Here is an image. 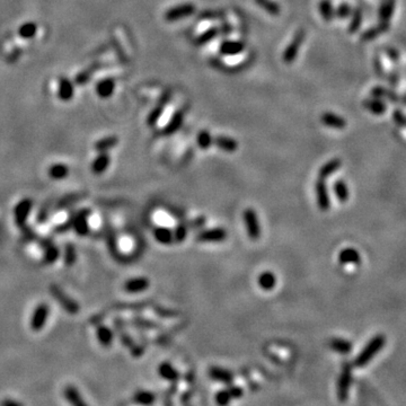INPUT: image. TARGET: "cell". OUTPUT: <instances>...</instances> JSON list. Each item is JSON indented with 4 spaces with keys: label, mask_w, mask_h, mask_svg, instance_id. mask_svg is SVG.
Instances as JSON below:
<instances>
[{
    "label": "cell",
    "mask_w": 406,
    "mask_h": 406,
    "mask_svg": "<svg viewBox=\"0 0 406 406\" xmlns=\"http://www.w3.org/2000/svg\"><path fill=\"white\" fill-rule=\"evenodd\" d=\"M386 343V338L383 334H377L372 338L370 341H369L367 344H365L364 348L362 349L356 359L353 361L354 367L357 368H362L364 365H367L370 361L374 359L376 354H377L380 350L383 348Z\"/></svg>",
    "instance_id": "1"
},
{
    "label": "cell",
    "mask_w": 406,
    "mask_h": 406,
    "mask_svg": "<svg viewBox=\"0 0 406 406\" xmlns=\"http://www.w3.org/2000/svg\"><path fill=\"white\" fill-rule=\"evenodd\" d=\"M49 291L51 296L54 298V300L61 306V308L64 309L65 312H67L70 315H76V314L79 313L80 307L78 302H77L75 299L70 297L60 286H58V284L55 283L50 284Z\"/></svg>",
    "instance_id": "2"
},
{
    "label": "cell",
    "mask_w": 406,
    "mask_h": 406,
    "mask_svg": "<svg viewBox=\"0 0 406 406\" xmlns=\"http://www.w3.org/2000/svg\"><path fill=\"white\" fill-rule=\"evenodd\" d=\"M91 216V210L88 208L80 209L76 212L70 213L72 221V229L76 231V234L80 237H86L91 232L88 219Z\"/></svg>",
    "instance_id": "3"
},
{
    "label": "cell",
    "mask_w": 406,
    "mask_h": 406,
    "mask_svg": "<svg viewBox=\"0 0 406 406\" xmlns=\"http://www.w3.org/2000/svg\"><path fill=\"white\" fill-rule=\"evenodd\" d=\"M352 383V364L350 362H344L342 365V371L338 380V398L339 402L344 403L348 401L350 386Z\"/></svg>",
    "instance_id": "4"
},
{
    "label": "cell",
    "mask_w": 406,
    "mask_h": 406,
    "mask_svg": "<svg viewBox=\"0 0 406 406\" xmlns=\"http://www.w3.org/2000/svg\"><path fill=\"white\" fill-rule=\"evenodd\" d=\"M243 219L244 223H245L247 235H248L249 239L257 241L261 237V226L255 210L252 208H247L243 212Z\"/></svg>",
    "instance_id": "5"
},
{
    "label": "cell",
    "mask_w": 406,
    "mask_h": 406,
    "mask_svg": "<svg viewBox=\"0 0 406 406\" xmlns=\"http://www.w3.org/2000/svg\"><path fill=\"white\" fill-rule=\"evenodd\" d=\"M50 316V306L46 302H40L36 306L34 312L32 314L31 322H29V326H31L32 331L40 332L43 330L44 326L47 322V318Z\"/></svg>",
    "instance_id": "6"
},
{
    "label": "cell",
    "mask_w": 406,
    "mask_h": 406,
    "mask_svg": "<svg viewBox=\"0 0 406 406\" xmlns=\"http://www.w3.org/2000/svg\"><path fill=\"white\" fill-rule=\"evenodd\" d=\"M41 249L43 250V262L47 265H51L58 261L60 256V250L51 238H39L38 242Z\"/></svg>",
    "instance_id": "7"
},
{
    "label": "cell",
    "mask_w": 406,
    "mask_h": 406,
    "mask_svg": "<svg viewBox=\"0 0 406 406\" xmlns=\"http://www.w3.org/2000/svg\"><path fill=\"white\" fill-rule=\"evenodd\" d=\"M33 209V200L31 198H25L23 200L15 205L14 209V218H15V224H16L17 228L24 226L25 224H27V219L29 213H31Z\"/></svg>",
    "instance_id": "8"
},
{
    "label": "cell",
    "mask_w": 406,
    "mask_h": 406,
    "mask_svg": "<svg viewBox=\"0 0 406 406\" xmlns=\"http://www.w3.org/2000/svg\"><path fill=\"white\" fill-rule=\"evenodd\" d=\"M228 237L227 230L224 228H212L202 230L195 236V241L200 243H220L226 241Z\"/></svg>",
    "instance_id": "9"
},
{
    "label": "cell",
    "mask_w": 406,
    "mask_h": 406,
    "mask_svg": "<svg viewBox=\"0 0 406 406\" xmlns=\"http://www.w3.org/2000/svg\"><path fill=\"white\" fill-rule=\"evenodd\" d=\"M315 192H316V199H317V205L320 211H328L331 208V199L330 193H328V189L326 185V182L324 180L318 179L315 184Z\"/></svg>",
    "instance_id": "10"
},
{
    "label": "cell",
    "mask_w": 406,
    "mask_h": 406,
    "mask_svg": "<svg viewBox=\"0 0 406 406\" xmlns=\"http://www.w3.org/2000/svg\"><path fill=\"white\" fill-rule=\"evenodd\" d=\"M194 12L195 7L193 3H183V5L173 7V8L167 10L165 14V18L168 22H176L182 20L184 17L190 16Z\"/></svg>",
    "instance_id": "11"
},
{
    "label": "cell",
    "mask_w": 406,
    "mask_h": 406,
    "mask_svg": "<svg viewBox=\"0 0 406 406\" xmlns=\"http://www.w3.org/2000/svg\"><path fill=\"white\" fill-rule=\"evenodd\" d=\"M304 38H305V33L302 29L296 33L293 40L291 41V43L288 45V47L283 53V61L286 62V64H291V62L296 59L298 51L299 49H300L302 41H304Z\"/></svg>",
    "instance_id": "12"
},
{
    "label": "cell",
    "mask_w": 406,
    "mask_h": 406,
    "mask_svg": "<svg viewBox=\"0 0 406 406\" xmlns=\"http://www.w3.org/2000/svg\"><path fill=\"white\" fill-rule=\"evenodd\" d=\"M150 281L146 276H138L127 280L123 284V290L128 293H140L148 289Z\"/></svg>",
    "instance_id": "13"
},
{
    "label": "cell",
    "mask_w": 406,
    "mask_h": 406,
    "mask_svg": "<svg viewBox=\"0 0 406 406\" xmlns=\"http://www.w3.org/2000/svg\"><path fill=\"white\" fill-rule=\"evenodd\" d=\"M85 195L86 194L81 193V192H75V193H68L64 195V197L59 199V200L54 203V211H62V210H66L70 208V206L75 205L76 203L84 200Z\"/></svg>",
    "instance_id": "14"
},
{
    "label": "cell",
    "mask_w": 406,
    "mask_h": 406,
    "mask_svg": "<svg viewBox=\"0 0 406 406\" xmlns=\"http://www.w3.org/2000/svg\"><path fill=\"white\" fill-rule=\"evenodd\" d=\"M113 324H114V327H115L117 335H119V338L122 343V345H123L124 348H128L129 350H131L135 346V339L132 338L131 335L128 333V331L125 330L124 320L120 318V317H117V318L113 320Z\"/></svg>",
    "instance_id": "15"
},
{
    "label": "cell",
    "mask_w": 406,
    "mask_h": 406,
    "mask_svg": "<svg viewBox=\"0 0 406 406\" xmlns=\"http://www.w3.org/2000/svg\"><path fill=\"white\" fill-rule=\"evenodd\" d=\"M209 377L215 382L225 383V385H230L234 383V375L227 369L220 367H211L208 371Z\"/></svg>",
    "instance_id": "16"
},
{
    "label": "cell",
    "mask_w": 406,
    "mask_h": 406,
    "mask_svg": "<svg viewBox=\"0 0 406 406\" xmlns=\"http://www.w3.org/2000/svg\"><path fill=\"white\" fill-rule=\"evenodd\" d=\"M96 338L99 344L104 348H110L114 339V333L109 326L104 324H96Z\"/></svg>",
    "instance_id": "17"
},
{
    "label": "cell",
    "mask_w": 406,
    "mask_h": 406,
    "mask_svg": "<svg viewBox=\"0 0 406 406\" xmlns=\"http://www.w3.org/2000/svg\"><path fill=\"white\" fill-rule=\"evenodd\" d=\"M320 121L326 127L331 129H337V130H342V129L346 127V121L344 117L332 112L323 113L322 116H320Z\"/></svg>",
    "instance_id": "18"
},
{
    "label": "cell",
    "mask_w": 406,
    "mask_h": 406,
    "mask_svg": "<svg viewBox=\"0 0 406 406\" xmlns=\"http://www.w3.org/2000/svg\"><path fill=\"white\" fill-rule=\"evenodd\" d=\"M338 262L341 264L359 265L361 263V256L356 248L346 247L338 253Z\"/></svg>",
    "instance_id": "19"
},
{
    "label": "cell",
    "mask_w": 406,
    "mask_h": 406,
    "mask_svg": "<svg viewBox=\"0 0 406 406\" xmlns=\"http://www.w3.org/2000/svg\"><path fill=\"white\" fill-rule=\"evenodd\" d=\"M158 375L162 379L167 380V382L172 383H177L180 378V372L169 362H162L159 364V367H158Z\"/></svg>",
    "instance_id": "20"
},
{
    "label": "cell",
    "mask_w": 406,
    "mask_h": 406,
    "mask_svg": "<svg viewBox=\"0 0 406 406\" xmlns=\"http://www.w3.org/2000/svg\"><path fill=\"white\" fill-rule=\"evenodd\" d=\"M330 348L339 354H349L353 350V344L349 339L341 338H333L328 342Z\"/></svg>",
    "instance_id": "21"
},
{
    "label": "cell",
    "mask_w": 406,
    "mask_h": 406,
    "mask_svg": "<svg viewBox=\"0 0 406 406\" xmlns=\"http://www.w3.org/2000/svg\"><path fill=\"white\" fill-rule=\"evenodd\" d=\"M111 164V157L108 153H99L91 164V171L95 175H102Z\"/></svg>",
    "instance_id": "22"
},
{
    "label": "cell",
    "mask_w": 406,
    "mask_h": 406,
    "mask_svg": "<svg viewBox=\"0 0 406 406\" xmlns=\"http://www.w3.org/2000/svg\"><path fill=\"white\" fill-rule=\"evenodd\" d=\"M389 29V23H385V22H380L378 25H376L374 27H370L367 31L363 32V34L361 35V40L363 42H369V41H372L377 39L379 35L383 34V33L387 32Z\"/></svg>",
    "instance_id": "23"
},
{
    "label": "cell",
    "mask_w": 406,
    "mask_h": 406,
    "mask_svg": "<svg viewBox=\"0 0 406 406\" xmlns=\"http://www.w3.org/2000/svg\"><path fill=\"white\" fill-rule=\"evenodd\" d=\"M362 106L364 110H367L368 112H370L375 115H382L386 112L387 105L385 102H383L380 98L372 97L371 99H365L362 103Z\"/></svg>",
    "instance_id": "24"
},
{
    "label": "cell",
    "mask_w": 406,
    "mask_h": 406,
    "mask_svg": "<svg viewBox=\"0 0 406 406\" xmlns=\"http://www.w3.org/2000/svg\"><path fill=\"white\" fill-rule=\"evenodd\" d=\"M342 166V161L338 158H334V159L328 160L326 164H324L322 167H320L318 172V179L320 180H326L328 177L332 176L335 172H338Z\"/></svg>",
    "instance_id": "25"
},
{
    "label": "cell",
    "mask_w": 406,
    "mask_h": 406,
    "mask_svg": "<svg viewBox=\"0 0 406 406\" xmlns=\"http://www.w3.org/2000/svg\"><path fill=\"white\" fill-rule=\"evenodd\" d=\"M257 284L262 290L271 291L276 286V276L271 271L262 272L257 278Z\"/></svg>",
    "instance_id": "26"
},
{
    "label": "cell",
    "mask_w": 406,
    "mask_h": 406,
    "mask_svg": "<svg viewBox=\"0 0 406 406\" xmlns=\"http://www.w3.org/2000/svg\"><path fill=\"white\" fill-rule=\"evenodd\" d=\"M64 395L65 398L67 400L70 404L75 406H86V402L83 400L79 390L77 389L76 386L73 385H67L66 388L64 389Z\"/></svg>",
    "instance_id": "27"
},
{
    "label": "cell",
    "mask_w": 406,
    "mask_h": 406,
    "mask_svg": "<svg viewBox=\"0 0 406 406\" xmlns=\"http://www.w3.org/2000/svg\"><path fill=\"white\" fill-rule=\"evenodd\" d=\"M154 238L161 245H171L174 243L173 231L167 227H156L154 229Z\"/></svg>",
    "instance_id": "28"
},
{
    "label": "cell",
    "mask_w": 406,
    "mask_h": 406,
    "mask_svg": "<svg viewBox=\"0 0 406 406\" xmlns=\"http://www.w3.org/2000/svg\"><path fill=\"white\" fill-rule=\"evenodd\" d=\"M395 6H396V0H383L382 5L379 8V20L380 22L389 23L390 18L395 12Z\"/></svg>",
    "instance_id": "29"
},
{
    "label": "cell",
    "mask_w": 406,
    "mask_h": 406,
    "mask_svg": "<svg viewBox=\"0 0 406 406\" xmlns=\"http://www.w3.org/2000/svg\"><path fill=\"white\" fill-rule=\"evenodd\" d=\"M130 322L132 324V326L140 328V330L156 331V330H161L162 328L161 324H159L158 322H155V320H151L148 318H142V317H136V316L132 317Z\"/></svg>",
    "instance_id": "30"
},
{
    "label": "cell",
    "mask_w": 406,
    "mask_h": 406,
    "mask_svg": "<svg viewBox=\"0 0 406 406\" xmlns=\"http://www.w3.org/2000/svg\"><path fill=\"white\" fill-rule=\"evenodd\" d=\"M245 49V45L242 42H237V41H226L223 42L220 45V53L224 55H236L239 54L242 51Z\"/></svg>",
    "instance_id": "31"
},
{
    "label": "cell",
    "mask_w": 406,
    "mask_h": 406,
    "mask_svg": "<svg viewBox=\"0 0 406 406\" xmlns=\"http://www.w3.org/2000/svg\"><path fill=\"white\" fill-rule=\"evenodd\" d=\"M213 143H215L218 148L224 151H227V153H234V151L238 149V142L234 139L228 138V136H216V138L213 139Z\"/></svg>",
    "instance_id": "32"
},
{
    "label": "cell",
    "mask_w": 406,
    "mask_h": 406,
    "mask_svg": "<svg viewBox=\"0 0 406 406\" xmlns=\"http://www.w3.org/2000/svg\"><path fill=\"white\" fill-rule=\"evenodd\" d=\"M114 88H115V83L113 79L106 78L96 85V93L102 98H108L112 96L114 93Z\"/></svg>",
    "instance_id": "33"
},
{
    "label": "cell",
    "mask_w": 406,
    "mask_h": 406,
    "mask_svg": "<svg viewBox=\"0 0 406 406\" xmlns=\"http://www.w3.org/2000/svg\"><path fill=\"white\" fill-rule=\"evenodd\" d=\"M59 97L61 101L68 102L73 96V85L68 78H62L59 83Z\"/></svg>",
    "instance_id": "34"
},
{
    "label": "cell",
    "mask_w": 406,
    "mask_h": 406,
    "mask_svg": "<svg viewBox=\"0 0 406 406\" xmlns=\"http://www.w3.org/2000/svg\"><path fill=\"white\" fill-rule=\"evenodd\" d=\"M54 203L55 201L53 199H49V200L43 203L42 206H41L39 210L38 215H36V221H38L39 225H43L46 223L51 215V211L54 210Z\"/></svg>",
    "instance_id": "35"
},
{
    "label": "cell",
    "mask_w": 406,
    "mask_h": 406,
    "mask_svg": "<svg viewBox=\"0 0 406 406\" xmlns=\"http://www.w3.org/2000/svg\"><path fill=\"white\" fill-rule=\"evenodd\" d=\"M168 99H169V93H166L160 98V101H159V103H158V105L156 106V108L151 111V113L149 114V116H148V120H147V123H148L149 125H154L158 120H159L162 111H164L165 105L167 104Z\"/></svg>",
    "instance_id": "36"
},
{
    "label": "cell",
    "mask_w": 406,
    "mask_h": 406,
    "mask_svg": "<svg viewBox=\"0 0 406 406\" xmlns=\"http://www.w3.org/2000/svg\"><path fill=\"white\" fill-rule=\"evenodd\" d=\"M183 119H184V115H183V112H176L174 115H173L172 120L169 121V123L167 124V127L165 128L164 130V135H173L175 134L177 130H180V128L182 127V123H183Z\"/></svg>",
    "instance_id": "37"
},
{
    "label": "cell",
    "mask_w": 406,
    "mask_h": 406,
    "mask_svg": "<svg viewBox=\"0 0 406 406\" xmlns=\"http://www.w3.org/2000/svg\"><path fill=\"white\" fill-rule=\"evenodd\" d=\"M69 175V167L65 164H53L49 168V176L52 180H60Z\"/></svg>",
    "instance_id": "38"
},
{
    "label": "cell",
    "mask_w": 406,
    "mask_h": 406,
    "mask_svg": "<svg viewBox=\"0 0 406 406\" xmlns=\"http://www.w3.org/2000/svg\"><path fill=\"white\" fill-rule=\"evenodd\" d=\"M117 143H119V139L116 136H106V138H103L95 143V149L98 151V153H106V151L112 149L115 147Z\"/></svg>",
    "instance_id": "39"
},
{
    "label": "cell",
    "mask_w": 406,
    "mask_h": 406,
    "mask_svg": "<svg viewBox=\"0 0 406 406\" xmlns=\"http://www.w3.org/2000/svg\"><path fill=\"white\" fill-rule=\"evenodd\" d=\"M334 193L338 200L341 203H345L349 200V187L343 180H338L333 185Z\"/></svg>",
    "instance_id": "40"
},
{
    "label": "cell",
    "mask_w": 406,
    "mask_h": 406,
    "mask_svg": "<svg viewBox=\"0 0 406 406\" xmlns=\"http://www.w3.org/2000/svg\"><path fill=\"white\" fill-rule=\"evenodd\" d=\"M76 261H77L76 247L72 243H67L64 248V263L66 267L71 268L75 265Z\"/></svg>",
    "instance_id": "41"
},
{
    "label": "cell",
    "mask_w": 406,
    "mask_h": 406,
    "mask_svg": "<svg viewBox=\"0 0 406 406\" xmlns=\"http://www.w3.org/2000/svg\"><path fill=\"white\" fill-rule=\"evenodd\" d=\"M134 401L140 405H151L156 402V395L148 390H139L134 395Z\"/></svg>",
    "instance_id": "42"
},
{
    "label": "cell",
    "mask_w": 406,
    "mask_h": 406,
    "mask_svg": "<svg viewBox=\"0 0 406 406\" xmlns=\"http://www.w3.org/2000/svg\"><path fill=\"white\" fill-rule=\"evenodd\" d=\"M362 21H363L362 9L356 8L354 10H352L351 22H350V25H349V32L356 33L359 31L361 24H362Z\"/></svg>",
    "instance_id": "43"
},
{
    "label": "cell",
    "mask_w": 406,
    "mask_h": 406,
    "mask_svg": "<svg viewBox=\"0 0 406 406\" xmlns=\"http://www.w3.org/2000/svg\"><path fill=\"white\" fill-rule=\"evenodd\" d=\"M319 13L325 22H331L334 18V9L331 0H322L319 2Z\"/></svg>",
    "instance_id": "44"
},
{
    "label": "cell",
    "mask_w": 406,
    "mask_h": 406,
    "mask_svg": "<svg viewBox=\"0 0 406 406\" xmlns=\"http://www.w3.org/2000/svg\"><path fill=\"white\" fill-rule=\"evenodd\" d=\"M371 97H376V98H388L389 101L392 102H398L400 99H398V96L393 93V91L390 90H385L383 87H375L374 90H371Z\"/></svg>",
    "instance_id": "45"
},
{
    "label": "cell",
    "mask_w": 406,
    "mask_h": 406,
    "mask_svg": "<svg viewBox=\"0 0 406 406\" xmlns=\"http://www.w3.org/2000/svg\"><path fill=\"white\" fill-rule=\"evenodd\" d=\"M18 229L21 230V234H22V239L25 243H34V242H38V239L40 238L38 234H36L35 230L33 229L31 226H28L27 224H25L24 226H22L18 228Z\"/></svg>",
    "instance_id": "46"
},
{
    "label": "cell",
    "mask_w": 406,
    "mask_h": 406,
    "mask_svg": "<svg viewBox=\"0 0 406 406\" xmlns=\"http://www.w3.org/2000/svg\"><path fill=\"white\" fill-rule=\"evenodd\" d=\"M38 32V26L32 22H28V23H25L22 25L18 29V34H20L23 39H33Z\"/></svg>",
    "instance_id": "47"
},
{
    "label": "cell",
    "mask_w": 406,
    "mask_h": 406,
    "mask_svg": "<svg viewBox=\"0 0 406 406\" xmlns=\"http://www.w3.org/2000/svg\"><path fill=\"white\" fill-rule=\"evenodd\" d=\"M153 309H154L155 314H156L158 317H160V318L172 319V318H176V317L180 316V314L177 311H174V309H168V308L164 307V306L156 305Z\"/></svg>",
    "instance_id": "48"
},
{
    "label": "cell",
    "mask_w": 406,
    "mask_h": 406,
    "mask_svg": "<svg viewBox=\"0 0 406 406\" xmlns=\"http://www.w3.org/2000/svg\"><path fill=\"white\" fill-rule=\"evenodd\" d=\"M197 142H198V146L200 147L201 149L205 150V149H209L210 147L212 146L213 139L211 138V135H210L208 131L202 130L199 132V135L197 136Z\"/></svg>",
    "instance_id": "49"
},
{
    "label": "cell",
    "mask_w": 406,
    "mask_h": 406,
    "mask_svg": "<svg viewBox=\"0 0 406 406\" xmlns=\"http://www.w3.org/2000/svg\"><path fill=\"white\" fill-rule=\"evenodd\" d=\"M218 34V29L212 27V28H209L208 31H205L203 34H201L199 38L194 41L195 45H203V44L210 42V41L213 40L217 36Z\"/></svg>",
    "instance_id": "50"
},
{
    "label": "cell",
    "mask_w": 406,
    "mask_h": 406,
    "mask_svg": "<svg viewBox=\"0 0 406 406\" xmlns=\"http://www.w3.org/2000/svg\"><path fill=\"white\" fill-rule=\"evenodd\" d=\"M190 228L189 226H186L185 224H179L177 226L175 227V229L173 230V235H174V242L175 243H182L185 241L186 236H187V230H189Z\"/></svg>",
    "instance_id": "51"
},
{
    "label": "cell",
    "mask_w": 406,
    "mask_h": 406,
    "mask_svg": "<svg viewBox=\"0 0 406 406\" xmlns=\"http://www.w3.org/2000/svg\"><path fill=\"white\" fill-rule=\"evenodd\" d=\"M147 308V304L145 302H132V304H117L114 306V309H117V311H135V312H140L143 311V309Z\"/></svg>",
    "instance_id": "52"
},
{
    "label": "cell",
    "mask_w": 406,
    "mask_h": 406,
    "mask_svg": "<svg viewBox=\"0 0 406 406\" xmlns=\"http://www.w3.org/2000/svg\"><path fill=\"white\" fill-rule=\"evenodd\" d=\"M255 2L258 6L262 7L265 12H268L271 15H278L280 13L279 6L275 2L271 1V0H255Z\"/></svg>",
    "instance_id": "53"
},
{
    "label": "cell",
    "mask_w": 406,
    "mask_h": 406,
    "mask_svg": "<svg viewBox=\"0 0 406 406\" xmlns=\"http://www.w3.org/2000/svg\"><path fill=\"white\" fill-rule=\"evenodd\" d=\"M215 401H216V403L219 404V405L229 404L230 401H231L229 392H228L227 389L219 390V392H217V394L215 395Z\"/></svg>",
    "instance_id": "54"
},
{
    "label": "cell",
    "mask_w": 406,
    "mask_h": 406,
    "mask_svg": "<svg viewBox=\"0 0 406 406\" xmlns=\"http://www.w3.org/2000/svg\"><path fill=\"white\" fill-rule=\"evenodd\" d=\"M352 14V8L351 6L349 5V3H341L338 7L337 12H335V15L339 18V20H345V18H348L349 16H351Z\"/></svg>",
    "instance_id": "55"
},
{
    "label": "cell",
    "mask_w": 406,
    "mask_h": 406,
    "mask_svg": "<svg viewBox=\"0 0 406 406\" xmlns=\"http://www.w3.org/2000/svg\"><path fill=\"white\" fill-rule=\"evenodd\" d=\"M229 387H228L227 388V390L228 392H229V394H230V397H231V400H238V398H241V397H243V395H244V389L242 388L241 386H238V385H228Z\"/></svg>",
    "instance_id": "56"
},
{
    "label": "cell",
    "mask_w": 406,
    "mask_h": 406,
    "mask_svg": "<svg viewBox=\"0 0 406 406\" xmlns=\"http://www.w3.org/2000/svg\"><path fill=\"white\" fill-rule=\"evenodd\" d=\"M130 351H131V356L134 358H140L143 353H145V346L136 344L135 343V346L130 350Z\"/></svg>",
    "instance_id": "57"
},
{
    "label": "cell",
    "mask_w": 406,
    "mask_h": 406,
    "mask_svg": "<svg viewBox=\"0 0 406 406\" xmlns=\"http://www.w3.org/2000/svg\"><path fill=\"white\" fill-rule=\"evenodd\" d=\"M204 224H205L204 217H199V218H197V219L192 220L191 223H189V225H190L189 228H190V229H198L199 227H202Z\"/></svg>",
    "instance_id": "58"
},
{
    "label": "cell",
    "mask_w": 406,
    "mask_h": 406,
    "mask_svg": "<svg viewBox=\"0 0 406 406\" xmlns=\"http://www.w3.org/2000/svg\"><path fill=\"white\" fill-rule=\"evenodd\" d=\"M394 121L400 125H406V117L401 111H395L394 112Z\"/></svg>",
    "instance_id": "59"
},
{
    "label": "cell",
    "mask_w": 406,
    "mask_h": 406,
    "mask_svg": "<svg viewBox=\"0 0 406 406\" xmlns=\"http://www.w3.org/2000/svg\"><path fill=\"white\" fill-rule=\"evenodd\" d=\"M386 53L393 62H398V60H400V54H398L397 51L393 49V47H388V49H386Z\"/></svg>",
    "instance_id": "60"
},
{
    "label": "cell",
    "mask_w": 406,
    "mask_h": 406,
    "mask_svg": "<svg viewBox=\"0 0 406 406\" xmlns=\"http://www.w3.org/2000/svg\"><path fill=\"white\" fill-rule=\"evenodd\" d=\"M374 62H375L374 67H375V70H376V73H377V76L383 77V68L382 62H380V59L375 58Z\"/></svg>",
    "instance_id": "61"
},
{
    "label": "cell",
    "mask_w": 406,
    "mask_h": 406,
    "mask_svg": "<svg viewBox=\"0 0 406 406\" xmlns=\"http://www.w3.org/2000/svg\"><path fill=\"white\" fill-rule=\"evenodd\" d=\"M0 404L3 406H21L22 405V403H20V402L12 401V400H5V401H2Z\"/></svg>",
    "instance_id": "62"
}]
</instances>
